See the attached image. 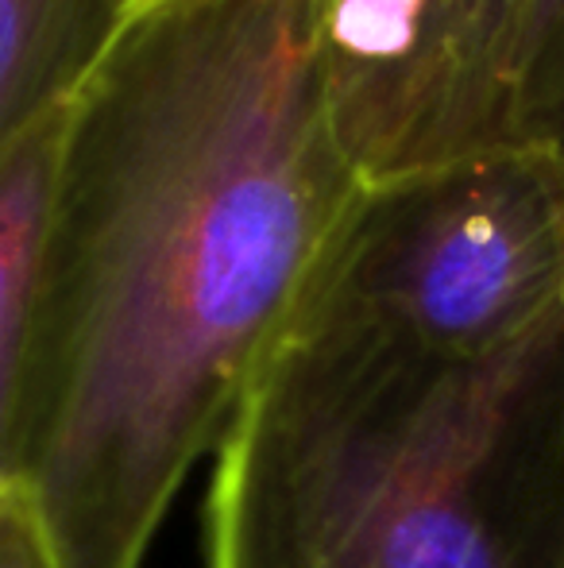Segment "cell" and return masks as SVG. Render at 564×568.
Masks as SVG:
<instances>
[{"mask_svg":"<svg viewBox=\"0 0 564 568\" xmlns=\"http://www.w3.org/2000/svg\"><path fill=\"white\" fill-rule=\"evenodd\" d=\"M368 186L321 0H174L70 90L4 476L54 568H140Z\"/></svg>","mask_w":564,"mask_h":568,"instance_id":"cell-1","label":"cell"},{"mask_svg":"<svg viewBox=\"0 0 564 568\" xmlns=\"http://www.w3.org/2000/svg\"><path fill=\"white\" fill-rule=\"evenodd\" d=\"M202 568H564V314L480 359L306 302L240 398Z\"/></svg>","mask_w":564,"mask_h":568,"instance_id":"cell-2","label":"cell"},{"mask_svg":"<svg viewBox=\"0 0 564 568\" xmlns=\"http://www.w3.org/2000/svg\"><path fill=\"white\" fill-rule=\"evenodd\" d=\"M314 306L480 359L564 314V151L522 143L371 186Z\"/></svg>","mask_w":564,"mask_h":568,"instance_id":"cell-3","label":"cell"},{"mask_svg":"<svg viewBox=\"0 0 564 568\" xmlns=\"http://www.w3.org/2000/svg\"><path fill=\"white\" fill-rule=\"evenodd\" d=\"M545 0H321L337 140L363 186L522 148Z\"/></svg>","mask_w":564,"mask_h":568,"instance_id":"cell-4","label":"cell"},{"mask_svg":"<svg viewBox=\"0 0 564 568\" xmlns=\"http://www.w3.org/2000/svg\"><path fill=\"white\" fill-rule=\"evenodd\" d=\"M70 90L54 98L0 151V476L12 445L23 348L43 271L62 143H66Z\"/></svg>","mask_w":564,"mask_h":568,"instance_id":"cell-5","label":"cell"},{"mask_svg":"<svg viewBox=\"0 0 564 568\" xmlns=\"http://www.w3.org/2000/svg\"><path fill=\"white\" fill-rule=\"evenodd\" d=\"M93 0H0V151L82 78Z\"/></svg>","mask_w":564,"mask_h":568,"instance_id":"cell-6","label":"cell"},{"mask_svg":"<svg viewBox=\"0 0 564 568\" xmlns=\"http://www.w3.org/2000/svg\"><path fill=\"white\" fill-rule=\"evenodd\" d=\"M522 143L564 151V0H545L522 98Z\"/></svg>","mask_w":564,"mask_h":568,"instance_id":"cell-7","label":"cell"},{"mask_svg":"<svg viewBox=\"0 0 564 568\" xmlns=\"http://www.w3.org/2000/svg\"><path fill=\"white\" fill-rule=\"evenodd\" d=\"M0 568H54L35 507L8 479H0Z\"/></svg>","mask_w":564,"mask_h":568,"instance_id":"cell-8","label":"cell"},{"mask_svg":"<svg viewBox=\"0 0 564 568\" xmlns=\"http://www.w3.org/2000/svg\"><path fill=\"white\" fill-rule=\"evenodd\" d=\"M166 4H174V0H101L98 28H93V51L105 47L113 36H121V31H129L132 23L147 20L151 12H158V8H166Z\"/></svg>","mask_w":564,"mask_h":568,"instance_id":"cell-9","label":"cell"},{"mask_svg":"<svg viewBox=\"0 0 564 568\" xmlns=\"http://www.w3.org/2000/svg\"><path fill=\"white\" fill-rule=\"evenodd\" d=\"M98 8H101V0H93V23H98Z\"/></svg>","mask_w":564,"mask_h":568,"instance_id":"cell-10","label":"cell"}]
</instances>
